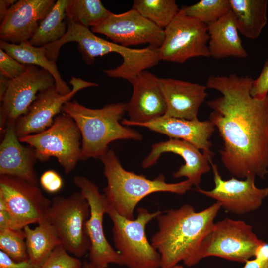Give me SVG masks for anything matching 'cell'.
<instances>
[{"mask_svg": "<svg viewBox=\"0 0 268 268\" xmlns=\"http://www.w3.org/2000/svg\"><path fill=\"white\" fill-rule=\"evenodd\" d=\"M159 83L166 104L164 116L198 119L200 107L208 95L206 85L167 78H159Z\"/></svg>", "mask_w": 268, "mask_h": 268, "instance_id": "obj_22", "label": "cell"}, {"mask_svg": "<svg viewBox=\"0 0 268 268\" xmlns=\"http://www.w3.org/2000/svg\"><path fill=\"white\" fill-rule=\"evenodd\" d=\"M111 12L99 0H68L67 17L84 27H95L102 23Z\"/></svg>", "mask_w": 268, "mask_h": 268, "instance_id": "obj_28", "label": "cell"}, {"mask_svg": "<svg viewBox=\"0 0 268 268\" xmlns=\"http://www.w3.org/2000/svg\"><path fill=\"white\" fill-rule=\"evenodd\" d=\"M172 268H184L183 266L180 265H176V266Z\"/></svg>", "mask_w": 268, "mask_h": 268, "instance_id": "obj_42", "label": "cell"}, {"mask_svg": "<svg viewBox=\"0 0 268 268\" xmlns=\"http://www.w3.org/2000/svg\"><path fill=\"white\" fill-rule=\"evenodd\" d=\"M164 32L158 48L160 61L183 63L193 57L210 56L207 25L186 15L181 9Z\"/></svg>", "mask_w": 268, "mask_h": 268, "instance_id": "obj_9", "label": "cell"}, {"mask_svg": "<svg viewBox=\"0 0 268 268\" xmlns=\"http://www.w3.org/2000/svg\"><path fill=\"white\" fill-rule=\"evenodd\" d=\"M39 182L43 189L51 194L59 192L63 185L62 178L58 173L53 170L45 171L41 175Z\"/></svg>", "mask_w": 268, "mask_h": 268, "instance_id": "obj_35", "label": "cell"}, {"mask_svg": "<svg viewBox=\"0 0 268 268\" xmlns=\"http://www.w3.org/2000/svg\"><path fill=\"white\" fill-rule=\"evenodd\" d=\"M23 231L29 261L35 268L41 266L53 250L61 245L56 230L47 219L40 221L35 228L28 225Z\"/></svg>", "mask_w": 268, "mask_h": 268, "instance_id": "obj_26", "label": "cell"}, {"mask_svg": "<svg viewBox=\"0 0 268 268\" xmlns=\"http://www.w3.org/2000/svg\"><path fill=\"white\" fill-rule=\"evenodd\" d=\"M181 9L186 15L207 25L228 12L231 6L229 0H201Z\"/></svg>", "mask_w": 268, "mask_h": 268, "instance_id": "obj_30", "label": "cell"}, {"mask_svg": "<svg viewBox=\"0 0 268 268\" xmlns=\"http://www.w3.org/2000/svg\"><path fill=\"white\" fill-rule=\"evenodd\" d=\"M213 173L214 188L211 190L197 188L200 193L212 198L221 207L237 215L244 214L258 209L268 196V187L260 188L255 185V178L249 176L244 180L235 177L223 180L218 166L210 162Z\"/></svg>", "mask_w": 268, "mask_h": 268, "instance_id": "obj_15", "label": "cell"}, {"mask_svg": "<svg viewBox=\"0 0 268 268\" xmlns=\"http://www.w3.org/2000/svg\"><path fill=\"white\" fill-rule=\"evenodd\" d=\"M244 268H268V244L264 242L257 249L254 259L245 262Z\"/></svg>", "mask_w": 268, "mask_h": 268, "instance_id": "obj_36", "label": "cell"}, {"mask_svg": "<svg viewBox=\"0 0 268 268\" xmlns=\"http://www.w3.org/2000/svg\"><path fill=\"white\" fill-rule=\"evenodd\" d=\"M73 183L86 199L90 207L87 231L90 241L89 261L96 268H107L110 264L123 266L121 256L107 241L103 229V217L109 203L98 187L86 177L76 176Z\"/></svg>", "mask_w": 268, "mask_h": 268, "instance_id": "obj_12", "label": "cell"}, {"mask_svg": "<svg viewBox=\"0 0 268 268\" xmlns=\"http://www.w3.org/2000/svg\"><path fill=\"white\" fill-rule=\"evenodd\" d=\"M238 31L257 38L267 22V0H229Z\"/></svg>", "mask_w": 268, "mask_h": 268, "instance_id": "obj_25", "label": "cell"}, {"mask_svg": "<svg viewBox=\"0 0 268 268\" xmlns=\"http://www.w3.org/2000/svg\"><path fill=\"white\" fill-rule=\"evenodd\" d=\"M0 199L10 215L11 228L18 230L46 219L51 203L38 185L8 175H0Z\"/></svg>", "mask_w": 268, "mask_h": 268, "instance_id": "obj_10", "label": "cell"}, {"mask_svg": "<svg viewBox=\"0 0 268 268\" xmlns=\"http://www.w3.org/2000/svg\"><path fill=\"white\" fill-rule=\"evenodd\" d=\"M91 29L93 33L104 35L113 43L126 47L148 44L159 48L165 36L164 29L133 8L120 14L112 12L102 23Z\"/></svg>", "mask_w": 268, "mask_h": 268, "instance_id": "obj_14", "label": "cell"}, {"mask_svg": "<svg viewBox=\"0 0 268 268\" xmlns=\"http://www.w3.org/2000/svg\"><path fill=\"white\" fill-rule=\"evenodd\" d=\"M54 86L56 85L53 76L34 65H28L27 70L22 75L10 79L0 100V136L7 125H15L20 117L27 114L40 91Z\"/></svg>", "mask_w": 268, "mask_h": 268, "instance_id": "obj_11", "label": "cell"}, {"mask_svg": "<svg viewBox=\"0 0 268 268\" xmlns=\"http://www.w3.org/2000/svg\"><path fill=\"white\" fill-rule=\"evenodd\" d=\"M130 83L133 86V94L130 101L126 103V112L130 119L123 120L121 122L122 125L146 123L165 115L166 104L159 78L144 71Z\"/></svg>", "mask_w": 268, "mask_h": 268, "instance_id": "obj_18", "label": "cell"}, {"mask_svg": "<svg viewBox=\"0 0 268 268\" xmlns=\"http://www.w3.org/2000/svg\"><path fill=\"white\" fill-rule=\"evenodd\" d=\"M81 268H96L90 261H85Z\"/></svg>", "mask_w": 268, "mask_h": 268, "instance_id": "obj_41", "label": "cell"}, {"mask_svg": "<svg viewBox=\"0 0 268 268\" xmlns=\"http://www.w3.org/2000/svg\"><path fill=\"white\" fill-rule=\"evenodd\" d=\"M0 268H35L29 261L18 262L0 250Z\"/></svg>", "mask_w": 268, "mask_h": 268, "instance_id": "obj_37", "label": "cell"}, {"mask_svg": "<svg viewBox=\"0 0 268 268\" xmlns=\"http://www.w3.org/2000/svg\"><path fill=\"white\" fill-rule=\"evenodd\" d=\"M253 80L233 74L210 76L206 84L222 95L206 102L212 109L208 120L223 141L222 163L238 179L263 178L268 173V95L253 98Z\"/></svg>", "mask_w": 268, "mask_h": 268, "instance_id": "obj_1", "label": "cell"}, {"mask_svg": "<svg viewBox=\"0 0 268 268\" xmlns=\"http://www.w3.org/2000/svg\"><path fill=\"white\" fill-rule=\"evenodd\" d=\"M19 139L35 149L40 162L55 157L66 174L81 160L80 132L73 119L64 113L56 116L53 124L44 131Z\"/></svg>", "mask_w": 268, "mask_h": 268, "instance_id": "obj_7", "label": "cell"}, {"mask_svg": "<svg viewBox=\"0 0 268 268\" xmlns=\"http://www.w3.org/2000/svg\"><path fill=\"white\" fill-rule=\"evenodd\" d=\"M79 258L71 256L61 245L58 246L44 262L37 268H81Z\"/></svg>", "mask_w": 268, "mask_h": 268, "instance_id": "obj_32", "label": "cell"}, {"mask_svg": "<svg viewBox=\"0 0 268 268\" xmlns=\"http://www.w3.org/2000/svg\"><path fill=\"white\" fill-rule=\"evenodd\" d=\"M89 216V204L79 192L67 197H54L46 219L56 230L61 245L69 254L80 258L90 247L87 227Z\"/></svg>", "mask_w": 268, "mask_h": 268, "instance_id": "obj_6", "label": "cell"}, {"mask_svg": "<svg viewBox=\"0 0 268 268\" xmlns=\"http://www.w3.org/2000/svg\"><path fill=\"white\" fill-rule=\"evenodd\" d=\"M135 219H129L120 215L108 206L107 214L113 223V240L120 254L123 265L129 268H160V255L148 241L146 234L147 224L162 212L150 213L138 208Z\"/></svg>", "mask_w": 268, "mask_h": 268, "instance_id": "obj_5", "label": "cell"}, {"mask_svg": "<svg viewBox=\"0 0 268 268\" xmlns=\"http://www.w3.org/2000/svg\"><path fill=\"white\" fill-rule=\"evenodd\" d=\"M127 126L144 127L167 135L170 138L185 140L202 150L212 160V143L209 140L216 128L209 120H188L163 116L143 123H130Z\"/></svg>", "mask_w": 268, "mask_h": 268, "instance_id": "obj_20", "label": "cell"}, {"mask_svg": "<svg viewBox=\"0 0 268 268\" xmlns=\"http://www.w3.org/2000/svg\"><path fill=\"white\" fill-rule=\"evenodd\" d=\"M17 0H0V21L3 20L7 12L13 4Z\"/></svg>", "mask_w": 268, "mask_h": 268, "instance_id": "obj_39", "label": "cell"}, {"mask_svg": "<svg viewBox=\"0 0 268 268\" xmlns=\"http://www.w3.org/2000/svg\"><path fill=\"white\" fill-rule=\"evenodd\" d=\"M132 8L163 29L180 10L174 0H134Z\"/></svg>", "mask_w": 268, "mask_h": 268, "instance_id": "obj_29", "label": "cell"}, {"mask_svg": "<svg viewBox=\"0 0 268 268\" xmlns=\"http://www.w3.org/2000/svg\"><path fill=\"white\" fill-rule=\"evenodd\" d=\"M55 2L54 0H17L0 22V40L16 44L29 41Z\"/></svg>", "mask_w": 268, "mask_h": 268, "instance_id": "obj_17", "label": "cell"}, {"mask_svg": "<svg viewBox=\"0 0 268 268\" xmlns=\"http://www.w3.org/2000/svg\"><path fill=\"white\" fill-rule=\"evenodd\" d=\"M0 249L14 261H29L23 230L9 228L0 231Z\"/></svg>", "mask_w": 268, "mask_h": 268, "instance_id": "obj_31", "label": "cell"}, {"mask_svg": "<svg viewBox=\"0 0 268 268\" xmlns=\"http://www.w3.org/2000/svg\"><path fill=\"white\" fill-rule=\"evenodd\" d=\"M71 92L67 95L59 93L56 86L40 91L25 115L20 117L15 123L16 134L20 138L26 135L40 133L49 128L57 115L62 111L64 104L70 101L79 90L97 86L98 84L72 77L69 81Z\"/></svg>", "mask_w": 268, "mask_h": 268, "instance_id": "obj_16", "label": "cell"}, {"mask_svg": "<svg viewBox=\"0 0 268 268\" xmlns=\"http://www.w3.org/2000/svg\"><path fill=\"white\" fill-rule=\"evenodd\" d=\"M62 111L73 119L80 132L81 160L100 158L109 150V143L115 140L142 139L140 133L120 123L126 112V103H112L102 108L91 109L76 100H70L64 104Z\"/></svg>", "mask_w": 268, "mask_h": 268, "instance_id": "obj_3", "label": "cell"}, {"mask_svg": "<svg viewBox=\"0 0 268 268\" xmlns=\"http://www.w3.org/2000/svg\"><path fill=\"white\" fill-rule=\"evenodd\" d=\"M210 56L215 59L229 57L245 58L248 55L239 35L235 17L230 10L207 25Z\"/></svg>", "mask_w": 268, "mask_h": 268, "instance_id": "obj_23", "label": "cell"}, {"mask_svg": "<svg viewBox=\"0 0 268 268\" xmlns=\"http://www.w3.org/2000/svg\"><path fill=\"white\" fill-rule=\"evenodd\" d=\"M221 207L216 201L199 212L185 204L161 213L156 218L158 231L151 241L160 255V268H172L180 262L188 267L198 264L201 245Z\"/></svg>", "mask_w": 268, "mask_h": 268, "instance_id": "obj_2", "label": "cell"}, {"mask_svg": "<svg viewBox=\"0 0 268 268\" xmlns=\"http://www.w3.org/2000/svg\"><path fill=\"white\" fill-rule=\"evenodd\" d=\"M9 79L0 75V100L2 98L8 86Z\"/></svg>", "mask_w": 268, "mask_h": 268, "instance_id": "obj_40", "label": "cell"}, {"mask_svg": "<svg viewBox=\"0 0 268 268\" xmlns=\"http://www.w3.org/2000/svg\"><path fill=\"white\" fill-rule=\"evenodd\" d=\"M67 30L58 41L44 46L47 58L55 62L57 60L62 46L68 42L77 43L83 59L88 64L93 63L99 56L111 53L119 54L123 58L122 66L130 68L137 65L142 57L140 49L126 47L110 42L96 36L89 28L82 26L66 18Z\"/></svg>", "mask_w": 268, "mask_h": 268, "instance_id": "obj_13", "label": "cell"}, {"mask_svg": "<svg viewBox=\"0 0 268 268\" xmlns=\"http://www.w3.org/2000/svg\"><path fill=\"white\" fill-rule=\"evenodd\" d=\"M166 152L178 154L185 161V164L173 173V177H185L197 188L201 176L211 169L210 162L212 160L205 154L201 153L200 149L190 142L174 138L153 144L150 152L142 162V167L147 168L154 165L161 155Z\"/></svg>", "mask_w": 268, "mask_h": 268, "instance_id": "obj_19", "label": "cell"}, {"mask_svg": "<svg viewBox=\"0 0 268 268\" xmlns=\"http://www.w3.org/2000/svg\"><path fill=\"white\" fill-rule=\"evenodd\" d=\"M27 68L28 65L20 63L0 49V75L13 79L22 75Z\"/></svg>", "mask_w": 268, "mask_h": 268, "instance_id": "obj_33", "label": "cell"}, {"mask_svg": "<svg viewBox=\"0 0 268 268\" xmlns=\"http://www.w3.org/2000/svg\"><path fill=\"white\" fill-rule=\"evenodd\" d=\"M10 215L7 210H0V231L11 228Z\"/></svg>", "mask_w": 268, "mask_h": 268, "instance_id": "obj_38", "label": "cell"}, {"mask_svg": "<svg viewBox=\"0 0 268 268\" xmlns=\"http://www.w3.org/2000/svg\"><path fill=\"white\" fill-rule=\"evenodd\" d=\"M68 0H58L46 16L40 22L29 40L36 47H44L62 38L66 33L67 25L66 9Z\"/></svg>", "mask_w": 268, "mask_h": 268, "instance_id": "obj_27", "label": "cell"}, {"mask_svg": "<svg viewBox=\"0 0 268 268\" xmlns=\"http://www.w3.org/2000/svg\"><path fill=\"white\" fill-rule=\"evenodd\" d=\"M264 242L243 221L226 218L214 224L203 239L199 253L200 260L209 256L245 263L254 257Z\"/></svg>", "mask_w": 268, "mask_h": 268, "instance_id": "obj_8", "label": "cell"}, {"mask_svg": "<svg viewBox=\"0 0 268 268\" xmlns=\"http://www.w3.org/2000/svg\"><path fill=\"white\" fill-rule=\"evenodd\" d=\"M254 98L263 99L268 95V59L265 62L258 77L253 80L250 90Z\"/></svg>", "mask_w": 268, "mask_h": 268, "instance_id": "obj_34", "label": "cell"}, {"mask_svg": "<svg viewBox=\"0 0 268 268\" xmlns=\"http://www.w3.org/2000/svg\"><path fill=\"white\" fill-rule=\"evenodd\" d=\"M100 159L107 181L104 194L109 204L120 215L129 219H134L137 204L146 196L158 192L184 194L193 185L187 179L170 183L166 181L163 174L150 180L143 175L128 171L122 167L112 149H109Z\"/></svg>", "mask_w": 268, "mask_h": 268, "instance_id": "obj_4", "label": "cell"}, {"mask_svg": "<svg viewBox=\"0 0 268 268\" xmlns=\"http://www.w3.org/2000/svg\"><path fill=\"white\" fill-rule=\"evenodd\" d=\"M37 160L35 149L19 141L15 125H7L0 145V175L14 176L38 185L34 168Z\"/></svg>", "mask_w": 268, "mask_h": 268, "instance_id": "obj_21", "label": "cell"}, {"mask_svg": "<svg viewBox=\"0 0 268 268\" xmlns=\"http://www.w3.org/2000/svg\"><path fill=\"white\" fill-rule=\"evenodd\" d=\"M0 49L24 65L38 66L48 71L54 77L56 89L60 94L67 95L71 92V89L63 80L56 62L47 58L44 47L34 46L29 41L16 44L0 40Z\"/></svg>", "mask_w": 268, "mask_h": 268, "instance_id": "obj_24", "label": "cell"}]
</instances>
